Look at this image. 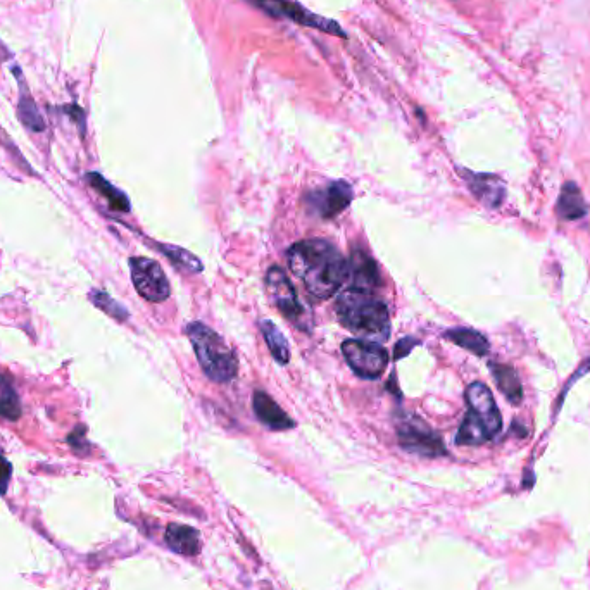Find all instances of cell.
Segmentation results:
<instances>
[{"mask_svg":"<svg viewBox=\"0 0 590 590\" xmlns=\"http://www.w3.org/2000/svg\"><path fill=\"white\" fill-rule=\"evenodd\" d=\"M185 332L189 335L190 344L194 347L202 371L213 382H232L233 378L237 377V358L218 333L199 321L187 325Z\"/></svg>","mask_w":590,"mask_h":590,"instance_id":"4","label":"cell"},{"mask_svg":"<svg viewBox=\"0 0 590 590\" xmlns=\"http://www.w3.org/2000/svg\"><path fill=\"white\" fill-rule=\"evenodd\" d=\"M349 275H351V282L354 287L377 290L378 285H380L378 266L365 252L356 251L352 254Z\"/></svg>","mask_w":590,"mask_h":590,"instance_id":"13","label":"cell"},{"mask_svg":"<svg viewBox=\"0 0 590 590\" xmlns=\"http://www.w3.org/2000/svg\"><path fill=\"white\" fill-rule=\"evenodd\" d=\"M490 371L496 380L497 389L503 392V396L513 406H520L523 402V387H521L520 378L516 375L515 368L501 365V363H490Z\"/></svg>","mask_w":590,"mask_h":590,"instance_id":"16","label":"cell"},{"mask_svg":"<svg viewBox=\"0 0 590 590\" xmlns=\"http://www.w3.org/2000/svg\"><path fill=\"white\" fill-rule=\"evenodd\" d=\"M87 182L92 189L97 190L111 204V208L120 211V213H130L132 206H130L128 197L121 190L116 189L114 185L107 182L104 176L99 175V173H88Z\"/></svg>","mask_w":590,"mask_h":590,"instance_id":"20","label":"cell"},{"mask_svg":"<svg viewBox=\"0 0 590 590\" xmlns=\"http://www.w3.org/2000/svg\"><path fill=\"white\" fill-rule=\"evenodd\" d=\"M266 290L283 318H287L295 327L301 328L302 332L311 330L308 309L304 308L297 290L280 266H271L266 273Z\"/></svg>","mask_w":590,"mask_h":590,"instance_id":"5","label":"cell"},{"mask_svg":"<svg viewBox=\"0 0 590 590\" xmlns=\"http://www.w3.org/2000/svg\"><path fill=\"white\" fill-rule=\"evenodd\" d=\"M252 409L258 416V420L263 423L264 427L275 430V432H283V430H290L294 428V421L290 418L273 397L268 396L263 390H256L252 394Z\"/></svg>","mask_w":590,"mask_h":590,"instance_id":"12","label":"cell"},{"mask_svg":"<svg viewBox=\"0 0 590 590\" xmlns=\"http://www.w3.org/2000/svg\"><path fill=\"white\" fill-rule=\"evenodd\" d=\"M259 328L263 332L264 340L268 344L273 358L277 359L280 365H289L290 361V346L282 330L270 320H261Z\"/></svg>","mask_w":590,"mask_h":590,"instance_id":"19","label":"cell"},{"mask_svg":"<svg viewBox=\"0 0 590 590\" xmlns=\"http://www.w3.org/2000/svg\"><path fill=\"white\" fill-rule=\"evenodd\" d=\"M130 271L135 290L145 301L164 302L171 294L170 282L164 275L163 268L154 259H130Z\"/></svg>","mask_w":590,"mask_h":590,"instance_id":"9","label":"cell"},{"mask_svg":"<svg viewBox=\"0 0 590 590\" xmlns=\"http://www.w3.org/2000/svg\"><path fill=\"white\" fill-rule=\"evenodd\" d=\"M164 539L175 553L185 554V556H195V554L201 553V534L195 528L171 523L166 528Z\"/></svg>","mask_w":590,"mask_h":590,"instance_id":"14","label":"cell"},{"mask_svg":"<svg viewBox=\"0 0 590 590\" xmlns=\"http://www.w3.org/2000/svg\"><path fill=\"white\" fill-rule=\"evenodd\" d=\"M159 247L164 252V256L173 261L176 266H180L182 270L190 271V273H201L204 270L201 261L195 258L192 252L185 251V249L176 247V245H159Z\"/></svg>","mask_w":590,"mask_h":590,"instance_id":"22","label":"cell"},{"mask_svg":"<svg viewBox=\"0 0 590 590\" xmlns=\"http://www.w3.org/2000/svg\"><path fill=\"white\" fill-rule=\"evenodd\" d=\"M11 475H13V466L9 465L6 459L0 458V494H6Z\"/></svg>","mask_w":590,"mask_h":590,"instance_id":"24","label":"cell"},{"mask_svg":"<svg viewBox=\"0 0 590 590\" xmlns=\"http://www.w3.org/2000/svg\"><path fill=\"white\" fill-rule=\"evenodd\" d=\"M444 339L449 340L456 346L463 347L465 351L475 356H485L489 352V340L485 339L482 333L471 328H451L444 333Z\"/></svg>","mask_w":590,"mask_h":590,"instance_id":"18","label":"cell"},{"mask_svg":"<svg viewBox=\"0 0 590 590\" xmlns=\"http://www.w3.org/2000/svg\"><path fill=\"white\" fill-rule=\"evenodd\" d=\"M251 2L273 18L290 19V21H295L297 25L308 26V28L330 33V35L346 37V32L340 28L339 23L311 13L306 7H302L301 4L292 2V0H251Z\"/></svg>","mask_w":590,"mask_h":590,"instance_id":"8","label":"cell"},{"mask_svg":"<svg viewBox=\"0 0 590 590\" xmlns=\"http://www.w3.org/2000/svg\"><path fill=\"white\" fill-rule=\"evenodd\" d=\"M397 437L404 451L413 452L418 456L439 458L447 454L439 435L418 416H404L397 425Z\"/></svg>","mask_w":590,"mask_h":590,"instance_id":"6","label":"cell"},{"mask_svg":"<svg viewBox=\"0 0 590 590\" xmlns=\"http://www.w3.org/2000/svg\"><path fill=\"white\" fill-rule=\"evenodd\" d=\"M461 175L468 183V189L471 194L477 197L478 201L484 204L485 208H501L504 199H506V187L504 182L496 175H485V173H473V171L463 170Z\"/></svg>","mask_w":590,"mask_h":590,"instance_id":"11","label":"cell"},{"mask_svg":"<svg viewBox=\"0 0 590 590\" xmlns=\"http://www.w3.org/2000/svg\"><path fill=\"white\" fill-rule=\"evenodd\" d=\"M342 354L346 358L347 365L358 377L366 380H375L382 377L383 371L389 365V354L378 346L377 342L370 340L349 339L342 344Z\"/></svg>","mask_w":590,"mask_h":590,"instance_id":"7","label":"cell"},{"mask_svg":"<svg viewBox=\"0 0 590 590\" xmlns=\"http://www.w3.org/2000/svg\"><path fill=\"white\" fill-rule=\"evenodd\" d=\"M351 201L352 187L344 180L328 183L327 187L309 194L311 208L325 220H330L333 216L342 213Z\"/></svg>","mask_w":590,"mask_h":590,"instance_id":"10","label":"cell"},{"mask_svg":"<svg viewBox=\"0 0 590 590\" xmlns=\"http://www.w3.org/2000/svg\"><path fill=\"white\" fill-rule=\"evenodd\" d=\"M14 73L18 76L19 94H21L19 95L18 104L19 120H21V123H23L28 130H32V132H44V120H42L37 104H35L32 95H30V90H28L25 82H23V78L19 75V71L14 70Z\"/></svg>","mask_w":590,"mask_h":590,"instance_id":"17","label":"cell"},{"mask_svg":"<svg viewBox=\"0 0 590 590\" xmlns=\"http://www.w3.org/2000/svg\"><path fill=\"white\" fill-rule=\"evenodd\" d=\"M290 270L301 278L314 299L323 301L337 294L349 277V266L335 245L328 240L297 242L287 252Z\"/></svg>","mask_w":590,"mask_h":590,"instance_id":"1","label":"cell"},{"mask_svg":"<svg viewBox=\"0 0 590 590\" xmlns=\"http://www.w3.org/2000/svg\"><path fill=\"white\" fill-rule=\"evenodd\" d=\"M465 399L468 411L456 435V444L482 446L496 439L503 430V416L489 387L482 382H473L466 389Z\"/></svg>","mask_w":590,"mask_h":590,"instance_id":"3","label":"cell"},{"mask_svg":"<svg viewBox=\"0 0 590 590\" xmlns=\"http://www.w3.org/2000/svg\"><path fill=\"white\" fill-rule=\"evenodd\" d=\"M418 344H420L418 340L409 339V337L408 339H402L396 346V356L394 358L401 359L404 356H408L409 352H411V347L418 346Z\"/></svg>","mask_w":590,"mask_h":590,"instance_id":"25","label":"cell"},{"mask_svg":"<svg viewBox=\"0 0 590 590\" xmlns=\"http://www.w3.org/2000/svg\"><path fill=\"white\" fill-rule=\"evenodd\" d=\"M90 301L94 302L97 308L102 309L104 313L109 314L114 320L126 321L130 318V314L121 306L120 302L114 301L113 297L107 295L106 292L92 290L90 292Z\"/></svg>","mask_w":590,"mask_h":590,"instance_id":"23","label":"cell"},{"mask_svg":"<svg viewBox=\"0 0 590 590\" xmlns=\"http://www.w3.org/2000/svg\"><path fill=\"white\" fill-rule=\"evenodd\" d=\"M556 213H558L559 220L565 221L580 220L587 214V204H585L584 195H582V190L578 189L577 183L566 182L561 187Z\"/></svg>","mask_w":590,"mask_h":590,"instance_id":"15","label":"cell"},{"mask_svg":"<svg viewBox=\"0 0 590 590\" xmlns=\"http://www.w3.org/2000/svg\"><path fill=\"white\" fill-rule=\"evenodd\" d=\"M335 313L340 323L351 330L361 340L385 342L390 335V316L387 304L375 294V290L361 289L351 285L342 290L337 302Z\"/></svg>","mask_w":590,"mask_h":590,"instance_id":"2","label":"cell"},{"mask_svg":"<svg viewBox=\"0 0 590 590\" xmlns=\"http://www.w3.org/2000/svg\"><path fill=\"white\" fill-rule=\"evenodd\" d=\"M0 416L9 421L19 420L21 402L13 382L7 377L0 378Z\"/></svg>","mask_w":590,"mask_h":590,"instance_id":"21","label":"cell"}]
</instances>
